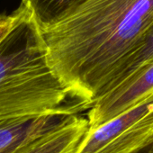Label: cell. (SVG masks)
Instances as JSON below:
<instances>
[{"label": "cell", "instance_id": "30bf717a", "mask_svg": "<svg viewBox=\"0 0 153 153\" xmlns=\"http://www.w3.org/2000/svg\"><path fill=\"white\" fill-rule=\"evenodd\" d=\"M133 153H153V142L148 144L147 146L140 149L139 150H137Z\"/></svg>", "mask_w": 153, "mask_h": 153}, {"label": "cell", "instance_id": "7a4b0ae2", "mask_svg": "<svg viewBox=\"0 0 153 153\" xmlns=\"http://www.w3.org/2000/svg\"><path fill=\"white\" fill-rule=\"evenodd\" d=\"M18 11L0 41V121L86 110L51 68L36 24Z\"/></svg>", "mask_w": 153, "mask_h": 153}, {"label": "cell", "instance_id": "ba28073f", "mask_svg": "<svg viewBox=\"0 0 153 153\" xmlns=\"http://www.w3.org/2000/svg\"><path fill=\"white\" fill-rule=\"evenodd\" d=\"M153 59V27L148 33L144 40L121 66L115 74L108 92L130 79L140 68ZM107 92V93H108ZM106 93V94H107Z\"/></svg>", "mask_w": 153, "mask_h": 153}, {"label": "cell", "instance_id": "277c9868", "mask_svg": "<svg viewBox=\"0 0 153 153\" xmlns=\"http://www.w3.org/2000/svg\"><path fill=\"white\" fill-rule=\"evenodd\" d=\"M153 95V59L99 98L89 109V130L96 129Z\"/></svg>", "mask_w": 153, "mask_h": 153}, {"label": "cell", "instance_id": "5b68a950", "mask_svg": "<svg viewBox=\"0 0 153 153\" xmlns=\"http://www.w3.org/2000/svg\"><path fill=\"white\" fill-rule=\"evenodd\" d=\"M78 115L55 114L0 121V153H15L30 141L70 123Z\"/></svg>", "mask_w": 153, "mask_h": 153}, {"label": "cell", "instance_id": "6da1fadb", "mask_svg": "<svg viewBox=\"0 0 153 153\" xmlns=\"http://www.w3.org/2000/svg\"><path fill=\"white\" fill-rule=\"evenodd\" d=\"M153 27V0H85L39 28L49 64L86 109Z\"/></svg>", "mask_w": 153, "mask_h": 153}, {"label": "cell", "instance_id": "3957f363", "mask_svg": "<svg viewBox=\"0 0 153 153\" xmlns=\"http://www.w3.org/2000/svg\"><path fill=\"white\" fill-rule=\"evenodd\" d=\"M153 142V95L88 130L76 153H133Z\"/></svg>", "mask_w": 153, "mask_h": 153}, {"label": "cell", "instance_id": "8992f818", "mask_svg": "<svg viewBox=\"0 0 153 153\" xmlns=\"http://www.w3.org/2000/svg\"><path fill=\"white\" fill-rule=\"evenodd\" d=\"M88 130V119L78 115L70 123L30 141L15 153H76Z\"/></svg>", "mask_w": 153, "mask_h": 153}, {"label": "cell", "instance_id": "52a82bcc", "mask_svg": "<svg viewBox=\"0 0 153 153\" xmlns=\"http://www.w3.org/2000/svg\"><path fill=\"white\" fill-rule=\"evenodd\" d=\"M85 0H22L23 7L39 28L57 22Z\"/></svg>", "mask_w": 153, "mask_h": 153}, {"label": "cell", "instance_id": "9c48e42d", "mask_svg": "<svg viewBox=\"0 0 153 153\" xmlns=\"http://www.w3.org/2000/svg\"><path fill=\"white\" fill-rule=\"evenodd\" d=\"M18 14H19V11L17 8L12 14L0 15V41L3 39V37L8 33L11 27L14 25L15 22L17 19Z\"/></svg>", "mask_w": 153, "mask_h": 153}]
</instances>
